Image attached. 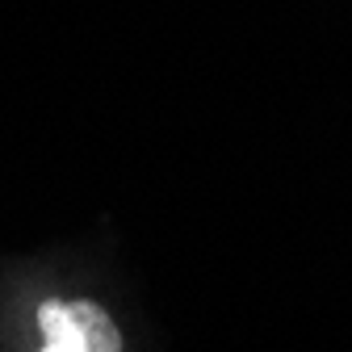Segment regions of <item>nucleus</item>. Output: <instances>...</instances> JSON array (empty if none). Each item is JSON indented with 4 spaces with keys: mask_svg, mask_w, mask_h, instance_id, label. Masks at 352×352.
<instances>
[{
    "mask_svg": "<svg viewBox=\"0 0 352 352\" xmlns=\"http://www.w3.org/2000/svg\"><path fill=\"white\" fill-rule=\"evenodd\" d=\"M34 323L42 331V352H122V331L101 302L47 298Z\"/></svg>",
    "mask_w": 352,
    "mask_h": 352,
    "instance_id": "1",
    "label": "nucleus"
}]
</instances>
